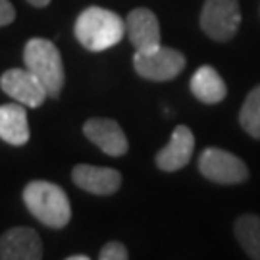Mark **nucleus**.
<instances>
[{
	"mask_svg": "<svg viewBox=\"0 0 260 260\" xmlns=\"http://www.w3.org/2000/svg\"><path fill=\"white\" fill-rule=\"evenodd\" d=\"M75 39L91 52H103L118 45L125 35V19L101 6H89L75 21Z\"/></svg>",
	"mask_w": 260,
	"mask_h": 260,
	"instance_id": "obj_1",
	"label": "nucleus"
},
{
	"mask_svg": "<svg viewBox=\"0 0 260 260\" xmlns=\"http://www.w3.org/2000/svg\"><path fill=\"white\" fill-rule=\"evenodd\" d=\"M23 203L43 225L62 230L72 218V206L66 191L50 181H31L23 189Z\"/></svg>",
	"mask_w": 260,
	"mask_h": 260,
	"instance_id": "obj_2",
	"label": "nucleus"
},
{
	"mask_svg": "<svg viewBox=\"0 0 260 260\" xmlns=\"http://www.w3.org/2000/svg\"><path fill=\"white\" fill-rule=\"evenodd\" d=\"M23 62L29 72L45 85L48 96L58 99L64 87V64L54 43L43 37H33L23 48Z\"/></svg>",
	"mask_w": 260,
	"mask_h": 260,
	"instance_id": "obj_3",
	"label": "nucleus"
},
{
	"mask_svg": "<svg viewBox=\"0 0 260 260\" xmlns=\"http://www.w3.org/2000/svg\"><path fill=\"white\" fill-rule=\"evenodd\" d=\"M187 60L183 52L170 47H156L145 52H135L133 66L135 72L149 81H170L183 72Z\"/></svg>",
	"mask_w": 260,
	"mask_h": 260,
	"instance_id": "obj_4",
	"label": "nucleus"
},
{
	"mask_svg": "<svg viewBox=\"0 0 260 260\" xmlns=\"http://www.w3.org/2000/svg\"><path fill=\"white\" fill-rule=\"evenodd\" d=\"M199 170L206 179L220 185H237L249 177V168L241 158L218 147L203 150L199 158Z\"/></svg>",
	"mask_w": 260,
	"mask_h": 260,
	"instance_id": "obj_5",
	"label": "nucleus"
},
{
	"mask_svg": "<svg viewBox=\"0 0 260 260\" xmlns=\"http://www.w3.org/2000/svg\"><path fill=\"white\" fill-rule=\"evenodd\" d=\"M241 25L239 0H206L201 12V29L214 41H230Z\"/></svg>",
	"mask_w": 260,
	"mask_h": 260,
	"instance_id": "obj_6",
	"label": "nucleus"
},
{
	"mask_svg": "<svg viewBox=\"0 0 260 260\" xmlns=\"http://www.w3.org/2000/svg\"><path fill=\"white\" fill-rule=\"evenodd\" d=\"M0 87L16 103L29 108H39L48 99L45 85L27 68H12L8 72H4L0 77Z\"/></svg>",
	"mask_w": 260,
	"mask_h": 260,
	"instance_id": "obj_7",
	"label": "nucleus"
},
{
	"mask_svg": "<svg viewBox=\"0 0 260 260\" xmlns=\"http://www.w3.org/2000/svg\"><path fill=\"white\" fill-rule=\"evenodd\" d=\"M85 137L96 145L108 156H123L129 143L123 129L120 127L118 121L110 120V118H91L85 121L83 125Z\"/></svg>",
	"mask_w": 260,
	"mask_h": 260,
	"instance_id": "obj_8",
	"label": "nucleus"
},
{
	"mask_svg": "<svg viewBox=\"0 0 260 260\" xmlns=\"http://www.w3.org/2000/svg\"><path fill=\"white\" fill-rule=\"evenodd\" d=\"M43 258V241L31 228H12L0 237V260Z\"/></svg>",
	"mask_w": 260,
	"mask_h": 260,
	"instance_id": "obj_9",
	"label": "nucleus"
},
{
	"mask_svg": "<svg viewBox=\"0 0 260 260\" xmlns=\"http://www.w3.org/2000/svg\"><path fill=\"white\" fill-rule=\"evenodd\" d=\"M125 33L139 52L160 47V23L156 14L149 8L131 10L125 19Z\"/></svg>",
	"mask_w": 260,
	"mask_h": 260,
	"instance_id": "obj_10",
	"label": "nucleus"
},
{
	"mask_svg": "<svg viewBox=\"0 0 260 260\" xmlns=\"http://www.w3.org/2000/svg\"><path fill=\"white\" fill-rule=\"evenodd\" d=\"M72 179L79 189L93 195H114L121 185V174L118 170L91 164H79L72 172Z\"/></svg>",
	"mask_w": 260,
	"mask_h": 260,
	"instance_id": "obj_11",
	"label": "nucleus"
},
{
	"mask_svg": "<svg viewBox=\"0 0 260 260\" xmlns=\"http://www.w3.org/2000/svg\"><path fill=\"white\" fill-rule=\"evenodd\" d=\"M195 149V137L187 125H177L170 143L156 154V166L164 172H177L189 164Z\"/></svg>",
	"mask_w": 260,
	"mask_h": 260,
	"instance_id": "obj_12",
	"label": "nucleus"
},
{
	"mask_svg": "<svg viewBox=\"0 0 260 260\" xmlns=\"http://www.w3.org/2000/svg\"><path fill=\"white\" fill-rule=\"evenodd\" d=\"M29 121L23 104H2L0 106V139L8 145L21 147L29 141Z\"/></svg>",
	"mask_w": 260,
	"mask_h": 260,
	"instance_id": "obj_13",
	"label": "nucleus"
},
{
	"mask_svg": "<svg viewBox=\"0 0 260 260\" xmlns=\"http://www.w3.org/2000/svg\"><path fill=\"white\" fill-rule=\"evenodd\" d=\"M191 93L205 104L222 103L228 94V87L223 83L222 75L212 66H201L191 77Z\"/></svg>",
	"mask_w": 260,
	"mask_h": 260,
	"instance_id": "obj_14",
	"label": "nucleus"
},
{
	"mask_svg": "<svg viewBox=\"0 0 260 260\" xmlns=\"http://www.w3.org/2000/svg\"><path fill=\"white\" fill-rule=\"evenodd\" d=\"M235 237L249 258L260 260V216L243 214L235 222Z\"/></svg>",
	"mask_w": 260,
	"mask_h": 260,
	"instance_id": "obj_15",
	"label": "nucleus"
},
{
	"mask_svg": "<svg viewBox=\"0 0 260 260\" xmlns=\"http://www.w3.org/2000/svg\"><path fill=\"white\" fill-rule=\"evenodd\" d=\"M239 123L251 137L260 139V85L247 94L239 112Z\"/></svg>",
	"mask_w": 260,
	"mask_h": 260,
	"instance_id": "obj_16",
	"label": "nucleus"
},
{
	"mask_svg": "<svg viewBox=\"0 0 260 260\" xmlns=\"http://www.w3.org/2000/svg\"><path fill=\"white\" fill-rule=\"evenodd\" d=\"M101 260H127L129 252L125 249V245H121L120 241H108L104 245L101 252H99Z\"/></svg>",
	"mask_w": 260,
	"mask_h": 260,
	"instance_id": "obj_17",
	"label": "nucleus"
},
{
	"mask_svg": "<svg viewBox=\"0 0 260 260\" xmlns=\"http://www.w3.org/2000/svg\"><path fill=\"white\" fill-rule=\"evenodd\" d=\"M16 19V8L12 6L10 0H0V27L10 25Z\"/></svg>",
	"mask_w": 260,
	"mask_h": 260,
	"instance_id": "obj_18",
	"label": "nucleus"
},
{
	"mask_svg": "<svg viewBox=\"0 0 260 260\" xmlns=\"http://www.w3.org/2000/svg\"><path fill=\"white\" fill-rule=\"evenodd\" d=\"M31 6H35V8H45L50 4V0H27Z\"/></svg>",
	"mask_w": 260,
	"mask_h": 260,
	"instance_id": "obj_19",
	"label": "nucleus"
},
{
	"mask_svg": "<svg viewBox=\"0 0 260 260\" xmlns=\"http://www.w3.org/2000/svg\"><path fill=\"white\" fill-rule=\"evenodd\" d=\"M68 260H89L87 254H74V256H68Z\"/></svg>",
	"mask_w": 260,
	"mask_h": 260,
	"instance_id": "obj_20",
	"label": "nucleus"
}]
</instances>
